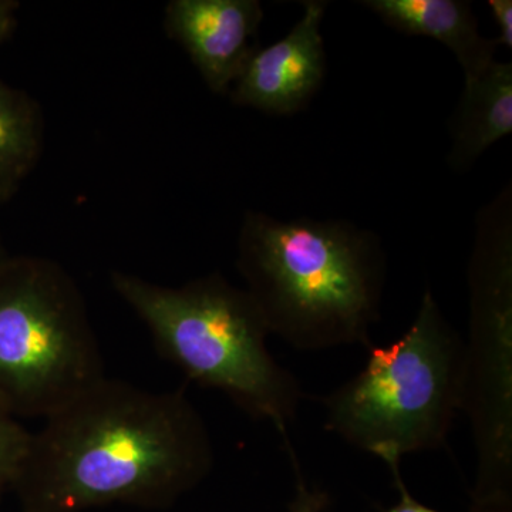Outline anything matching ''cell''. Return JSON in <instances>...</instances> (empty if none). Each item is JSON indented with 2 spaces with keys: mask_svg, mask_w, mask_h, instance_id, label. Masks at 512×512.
<instances>
[{
  "mask_svg": "<svg viewBox=\"0 0 512 512\" xmlns=\"http://www.w3.org/2000/svg\"><path fill=\"white\" fill-rule=\"evenodd\" d=\"M32 433L23 427L18 417L0 409V500L13 491L28 456Z\"/></svg>",
  "mask_w": 512,
  "mask_h": 512,
  "instance_id": "12",
  "label": "cell"
},
{
  "mask_svg": "<svg viewBox=\"0 0 512 512\" xmlns=\"http://www.w3.org/2000/svg\"><path fill=\"white\" fill-rule=\"evenodd\" d=\"M164 16L167 35L214 93L227 94L259 49L255 36L264 9L258 0H171Z\"/></svg>",
  "mask_w": 512,
  "mask_h": 512,
  "instance_id": "8",
  "label": "cell"
},
{
  "mask_svg": "<svg viewBox=\"0 0 512 512\" xmlns=\"http://www.w3.org/2000/svg\"><path fill=\"white\" fill-rule=\"evenodd\" d=\"M288 448L289 456H291L293 471L296 477V493L291 505H289V512H323L329 505V495L320 488H311L306 484L305 477H303L301 466H299L298 458L293 453L291 441L285 443Z\"/></svg>",
  "mask_w": 512,
  "mask_h": 512,
  "instance_id": "13",
  "label": "cell"
},
{
  "mask_svg": "<svg viewBox=\"0 0 512 512\" xmlns=\"http://www.w3.org/2000/svg\"><path fill=\"white\" fill-rule=\"evenodd\" d=\"M466 400L477 453L473 512H511L512 197L504 188L478 214L468 266Z\"/></svg>",
  "mask_w": 512,
  "mask_h": 512,
  "instance_id": "6",
  "label": "cell"
},
{
  "mask_svg": "<svg viewBox=\"0 0 512 512\" xmlns=\"http://www.w3.org/2000/svg\"><path fill=\"white\" fill-rule=\"evenodd\" d=\"M111 285L150 330L158 353L188 380L220 390L291 441L301 383L269 352V330L245 289L220 274L165 286L120 271L111 274Z\"/></svg>",
  "mask_w": 512,
  "mask_h": 512,
  "instance_id": "3",
  "label": "cell"
},
{
  "mask_svg": "<svg viewBox=\"0 0 512 512\" xmlns=\"http://www.w3.org/2000/svg\"><path fill=\"white\" fill-rule=\"evenodd\" d=\"M367 353L356 376L320 399L326 430L387 466L443 446L464 409L466 343L430 289L410 328Z\"/></svg>",
  "mask_w": 512,
  "mask_h": 512,
  "instance_id": "4",
  "label": "cell"
},
{
  "mask_svg": "<svg viewBox=\"0 0 512 512\" xmlns=\"http://www.w3.org/2000/svg\"><path fill=\"white\" fill-rule=\"evenodd\" d=\"M237 266L269 333L293 348L373 345L386 282V255L373 232L348 221L249 211Z\"/></svg>",
  "mask_w": 512,
  "mask_h": 512,
  "instance_id": "2",
  "label": "cell"
},
{
  "mask_svg": "<svg viewBox=\"0 0 512 512\" xmlns=\"http://www.w3.org/2000/svg\"><path fill=\"white\" fill-rule=\"evenodd\" d=\"M367 9L390 28L409 36L433 37L456 56L464 83L495 62L498 43L481 36L470 3L461 0H365Z\"/></svg>",
  "mask_w": 512,
  "mask_h": 512,
  "instance_id": "9",
  "label": "cell"
},
{
  "mask_svg": "<svg viewBox=\"0 0 512 512\" xmlns=\"http://www.w3.org/2000/svg\"><path fill=\"white\" fill-rule=\"evenodd\" d=\"M488 8L491 10V15L497 23L498 46L508 47L512 49V2L511 0H490Z\"/></svg>",
  "mask_w": 512,
  "mask_h": 512,
  "instance_id": "14",
  "label": "cell"
},
{
  "mask_svg": "<svg viewBox=\"0 0 512 512\" xmlns=\"http://www.w3.org/2000/svg\"><path fill=\"white\" fill-rule=\"evenodd\" d=\"M214 466L207 426L184 390L104 377L32 433L13 491L20 512L104 505L167 508Z\"/></svg>",
  "mask_w": 512,
  "mask_h": 512,
  "instance_id": "1",
  "label": "cell"
},
{
  "mask_svg": "<svg viewBox=\"0 0 512 512\" xmlns=\"http://www.w3.org/2000/svg\"><path fill=\"white\" fill-rule=\"evenodd\" d=\"M390 471H392L394 478V485L399 490L400 500L399 503L390 507L389 510L383 512H440L434 510V508L427 507L414 500L412 494L407 490L406 484H404L402 476H400V464H390Z\"/></svg>",
  "mask_w": 512,
  "mask_h": 512,
  "instance_id": "15",
  "label": "cell"
},
{
  "mask_svg": "<svg viewBox=\"0 0 512 512\" xmlns=\"http://www.w3.org/2000/svg\"><path fill=\"white\" fill-rule=\"evenodd\" d=\"M45 144L39 104L0 80V202H8L35 170Z\"/></svg>",
  "mask_w": 512,
  "mask_h": 512,
  "instance_id": "11",
  "label": "cell"
},
{
  "mask_svg": "<svg viewBox=\"0 0 512 512\" xmlns=\"http://www.w3.org/2000/svg\"><path fill=\"white\" fill-rule=\"evenodd\" d=\"M453 147L448 164L466 171L488 147L512 133V63L493 62L476 80L464 83L450 121Z\"/></svg>",
  "mask_w": 512,
  "mask_h": 512,
  "instance_id": "10",
  "label": "cell"
},
{
  "mask_svg": "<svg viewBox=\"0 0 512 512\" xmlns=\"http://www.w3.org/2000/svg\"><path fill=\"white\" fill-rule=\"evenodd\" d=\"M8 251H6L5 244H3L2 235H0V265L5 264L9 258Z\"/></svg>",
  "mask_w": 512,
  "mask_h": 512,
  "instance_id": "17",
  "label": "cell"
},
{
  "mask_svg": "<svg viewBox=\"0 0 512 512\" xmlns=\"http://www.w3.org/2000/svg\"><path fill=\"white\" fill-rule=\"evenodd\" d=\"M328 3L303 2L301 19L288 35L258 49L231 87L232 101L266 114L288 116L305 109L326 74L320 25Z\"/></svg>",
  "mask_w": 512,
  "mask_h": 512,
  "instance_id": "7",
  "label": "cell"
},
{
  "mask_svg": "<svg viewBox=\"0 0 512 512\" xmlns=\"http://www.w3.org/2000/svg\"><path fill=\"white\" fill-rule=\"evenodd\" d=\"M106 377L83 293L42 256L0 265V409L52 416Z\"/></svg>",
  "mask_w": 512,
  "mask_h": 512,
  "instance_id": "5",
  "label": "cell"
},
{
  "mask_svg": "<svg viewBox=\"0 0 512 512\" xmlns=\"http://www.w3.org/2000/svg\"><path fill=\"white\" fill-rule=\"evenodd\" d=\"M20 3L16 0H0V46L9 39L18 23Z\"/></svg>",
  "mask_w": 512,
  "mask_h": 512,
  "instance_id": "16",
  "label": "cell"
}]
</instances>
